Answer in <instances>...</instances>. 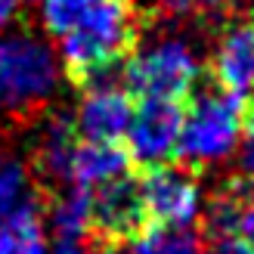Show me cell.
Returning a JSON list of instances; mask_svg holds the SVG:
<instances>
[{
  "mask_svg": "<svg viewBox=\"0 0 254 254\" xmlns=\"http://www.w3.org/2000/svg\"><path fill=\"white\" fill-rule=\"evenodd\" d=\"M41 28L59 41V68L74 87L109 81L139 41L133 0H41Z\"/></svg>",
  "mask_w": 254,
  "mask_h": 254,
  "instance_id": "1",
  "label": "cell"
},
{
  "mask_svg": "<svg viewBox=\"0 0 254 254\" xmlns=\"http://www.w3.org/2000/svg\"><path fill=\"white\" fill-rule=\"evenodd\" d=\"M59 56L41 34H0V109L16 121H31L44 112L59 84Z\"/></svg>",
  "mask_w": 254,
  "mask_h": 254,
  "instance_id": "2",
  "label": "cell"
},
{
  "mask_svg": "<svg viewBox=\"0 0 254 254\" xmlns=\"http://www.w3.org/2000/svg\"><path fill=\"white\" fill-rule=\"evenodd\" d=\"M245 99L208 87L189 96V106H183V127L180 143H177V158L186 168H211L230 155H236L242 143L245 127Z\"/></svg>",
  "mask_w": 254,
  "mask_h": 254,
  "instance_id": "3",
  "label": "cell"
},
{
  "mask_svg": "<svg viewBox=\"0 0 254 254\" xmlns=\"http://www.w3.org/2000/svg\"><path fill=\"white\" fill-rule=\"evenodd\" d=\"M127 90L139 99H177L186 103L201 81V59L180 34H161L133 47L124 59Z\"/></svg>",
  "mask_w": 254,
  "mask_h": 254,
  "instance_id": "4",
  "label": "cell"
},
{
  "mask_svg": "<svg viewBox=\"0 0 254 254\" xmlns=\"http://www.w3.org/2000/svg\"><path fill=\"white\" fill-rule=\"evenodd\" d=\"M149 226H192L201 217V186L180 164H149L136 177Z\"/></svg>",
  "mask_w": 254,
  "mask_h": 254,
  "instance_id": "5",
  "label": "cell"
},
{
  "mask_svg": "<svg viewBox=\"0 0 254 254\" xmlns=\"http://www.w3.org/2000/svg\"><path fill=\"white\" fill-rule=\"evenodd\" d=\"M146 226L149 220L133 174L90 189V233L87 236L99 248L115 251L121 245H130Z\"/></svg>",
  "mask_w": 254,
  "mask_h": 254,
  "instance_id": "6",
  "label": "cell"
},
{
  "mask_svg": "<svg viewBox=\"0 0 254 254\" xmlns=\"http://www.w3.org/2000/svg\"><path fill=\"white\" fill-rule=\"evenodd\" d=\"M183 106L186 103H177V99H139L124 133V149L130 161L149 168V164H164L177 158Z\"/></svg>",
  "mask_w": 254,
  "mask_h": 254,
  "instance_id": "7",
  "label": "cell"
},
{
  "mask_svg": "<svg viewBox=\"0 0 254 254\" xmlns=\"http://www.w3.org/2000/svg\"><path fill=\"white\" fill-rule=\"evenodd\" d=\"M133 118V93L112 81L84 87V99L74 112V130L93 143H121Z\"/></svg>",
  "mask_w": 254,
  "mask_h": 254,
  "instance_id": "8",
  "label": "cell"
},
{
  "mask_svg": "<svg viewBox=\"0 0 254 254\" xmlns=\"http://www.w3.org/2000/svg\"><path fill=\"white\" fill-rule=\"evenodd\" d=\"M214 87L248 99L254 93V19H236L220 31L208 59Z\"/></svg>",
  "mask_w": 254,
  "mask_h": 254,
  "instance_id": "9",
  "label": "cell"
},
{
  "mask_svg": "<svg viewBox=\"0 0 254 254\" xmlns=\"http://www.w3.org/2000/svg\"><path fill=\"white\" fill-rule=\"evenodd\" d=\"M78 130L68 115H50L41 127V136L34 143V174L41 177V183L47 186V192L68 186L71 174V155L78 146Z\"/></svg>",
  "mask_w": 254,
  "mask_h": 254,
  "instance_id": "10",
  "label": "cell"
},
{
  "mask_svg": "<svg viewBox=\"0 0 254 254\" xmlns=\"http://www.w3.org/2000/svg\"><path fill=\"white\" fill-rule=\"evenodd\" d=\"M130 155H127L124 143H93V139H78L71 155V174H68V186L78 189H96L106 186L112 180L130 174Z\"/></svg>",
  "mask_w": 254,
  "mask_h": 254,
  "instance_id": "11",
  "label": "cell"
},
{
  "mask_svg": "<svg viewBox=\"0 0 254 254\" xmlns=\"http://www.w3.org/2000/svg\"><path fill=\"white\" fill-rule=\"evenodd\" d=\"M44 226L56 239H87L90 233V192L78 186H62L41 201Z\"/></svg>",
  "mask_w": 254,
  "mask_h": 254,
  "instance_id": "12",
  "label": "cell"
},
{
  "mask_svg": "<svg viewBox=\"0 0 254 254\" xmlns=\"http://www.w3.org/2000/svg\"><path fill=\"white\" fill-rule=\"evenodd\" d=\"M0 254H47V226L37 195L0 217Z\"/></svg>",
  "mask_w": 254,
  "mask_h": 254,
  "instance_id": "13",
  "label": "cell"
},
{
  "mask_svg": "<svg viewBox=\"0 0 254 254\" xmlns=\"http://www.w3.org/2000/svg\"><path fill=\"white\" fill-rule=\"evenodd\" d=\"M130 245L133 254H205V239L189 226H146Z\"/></svg>",
  "mask_w": 254,
  "mask_h": 254,
  "instance_id": "14",
  "label": "cell"
},
{
  "mask_svg": "<svg viewBox=\"0 0 254 254\" xmlns=\"http://www.w3.org/2000/svg\"><path fill=\"white\" fill-rule=\"evenodd\" d=\"M31 198V171L16 155L0 152V217Z\"/></svg>",
  "mask_w": 254,
  "mask_h": 254,
  "instance_id": "15",
  "label": "cell"
},
{
  "mask_svg": "<svg viewBox=\"0 0 254 254\" xmlns=\"http://www.w3.org/2000/svg\"><path fill=\"white\" fill-rule=\"evenodd\" d=\"M230 0H158L164 16L174 19H189V16H208V12L223 9Z\"/></svg>",
  "mask_w": 254,
  "mask_h": 254,
  "instance_id": "16",
  "label": "cell"
},
{
  "mask_svg": "<svg viewBox=\"0 0 254 254\" xmlns=\"http://www.w3.org/2000/svg\"><path fill=\"white\" fill-rule=\"evenodd\" d=\"M233 239H245L248 245H254V192L248 195V201L239 211V220H236V233Z\"/></svg>",
  "mask_w": 254,
  "mask_h": 254,
  "instance_id": "17",
  "label": "cell"
},
{
  "mask_svg": "<svg viewBox=\"0 0 254 254\" xmlns=\"http://www.w3.org/2000/svg\"><path fill=\"white\" fill-rule=\"evenodd\" d=\"M205 254H254V245H248L245 239H214Z\"/></svg>",
  "mask_w": 254,
  "mask_h": 254,
  "instance_id": "18",
  "label": "cell"
},
{
  "mask_svg": "<svg viewBox=\"0 0 254 254\" xmlns=\"http://www.w3.org/2000/svg\"><path fill=\"white\" fill-rule=\"evenodd\" d=\"M47 254H93L84 245V239H56L53 248H47Z\"/></svg>",
  "mask_w": 254,
  "mask_h": 254,
  "instance_id": "19",
  "label": "cell"
},
{
  "mask_svg": "<svg viewBox=\"0 0 254 254\" xmlns=\"http://www.w3.org/2000/svg\"><path fill=\"white\" fill-rule=\"evenodd\" d=\"M19 9H22V0H0V34H6L12 28Z\"/></svg>",
  "mask_w": 254,
  "mask_h": 254,
  "instance_id": "20",
  "label": "cell"
},
{
  "mask_svg": "<svg viewBox=\"0 0 254 254\" xmlns=\"http://www.w3.org/2000/svg\"><path fill=\"white\" fill-rule=\"evenodd\" d=\"M93 254H112V251H109V248H99V245H96V248H93Z\"/></svg>",
  "mask_w": 254,
  "mask_h": 254,
  "instance_id": "21",
  "label": "cell"
},
{
  "mask_svg": "<svg viewBox=\"0 0 254 254\" xmlns=\"http://www.w3.org/2000/svg\"><path fill=\"white\" fill-rule=\"evenodd\" d=\"M251 186H254V180H251Z\"/></svg>",
  "mask_w": 254,
  "mask_h": 254,
  "instance_id": "22",
  "label": "cell"
}]
</instances>
